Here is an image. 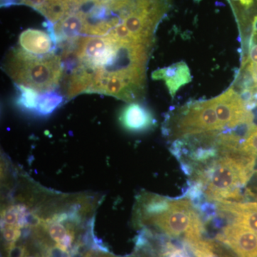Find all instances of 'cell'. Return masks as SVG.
Instances as JSON below:
<instances>
[{
	"mask_svg": "<svg viewBox=\"0 0 257 257\" xmlns=\"http://www.w3.org/2000/svg\"><path fill=\"white\" fill-rule=\"evenodd\" d=\"M135 222L189 244L202 239L205 229L200 214L189 198L171 199L145 192L137 199Z\"/></svg>",
	"mask_w": 257,
	"mask_h": 257,
	"instance_id": "1",
	"label": "cell"
},
{
	"mask_svg": "<svg viewBox=\"0 0 257 257\" xmlns=\"http://www.w3.org/2000/svg\"><path fill=\"white\" fill-rule=\"evenodd\" d=\"M217 157L193 168L190 181L200 184L206 200L237 202L243 199L241 189L254 172L256 157L239 146H218Z\"/></svg>",
	"mask_w": 257,
	"mask_h": 257,
	"instance_id": "2",
	"label": "cell"
},
{
	"mask_svg": "<svg viewBox=\"0 0 257 257\" xmlns=\"http://www.w3.org/2000/svg\"><path fill=\"white\" fill-rule=\"evenodd\" d=\"M4 67L17 85L43 93L52 92L58 85L64 72L61 57L53 52L36 55L23 49L10 51Z\"/></svg>",
	"mask_w": 257,
	"mask_h": 257,
	"instance_id": "3",
	"label": "cell"
},
{
	"mask_svg": "<svg viewBox=\"0 0 257 257\" xmlns=\"http://www.w3.org/2000/svg\"><path fill=\"white\" fill-rule=\"evenodd\" d=\"M170 121L168 133L176 140L224 130L216 114L214 99L187 104L175 113Z\"/></svg>",
	"mask_w": 257,
	"mask_h": 257,
	"instance_id": "4",
	"label": "cell"
},
{
	"mask_svg": "<svg viewBox=\"0 0 257 257\" xmlns=\"http://www.w3.org/2000/svg\"><path fill=\"white\" fill-rule=\"evenodd\" d=\"M216 240L237 257H257V234L241 225L227 223L216 235Z\"/></svg>",
	"mask_w": 257,
	"mask_h": 257,
	"instance_id": "5",
	"label": "cell"
},
{
	"mask_svg": "<svg viewBox=\"0 0 257 257\" xmlns=\"http://www.w3.org/2000/svg\"><path fill=\"white\" fill-rule=\"evenodd\" d=\"M216 216L245 226L257 234V202H218Z\"/></svg>",
	"mask_w": 257,
	"mask_h": 257,
	"instance_id": "6",
	"label": "cell"
},
{
	"mask_svg": "<svg viewBox=\"0 0 257 257\" xmlns=\"http://www.w3.org/2000/svg\"><path fill=\"white\" fill-rule=\"evenodd\" d=\"M119 120L123 127L133 133L147 131L157 124L151 111L141 104L134 102L125 106Z\"/></svg>",
	"mask_w": 257,
	"mask_h": 257,
	"instance_id": "7",
	"label": "cell"
},
{
	"mask_svg": "<svg viewBox=\"0 0 257 257\" xmlns=\"http://www.w3.org/2000/svg\"><path fill=\"white\" fill-rule=\"evenodd\" d=\"M249 32L248 55L243 62V69L247 74L245 93L248 96V104L250 102L254 105L257 101V16L253 20Z\"/></svg>",
	"mask_w": 257,
	"mask_h": 257,
	"instance_id": "8",
	"label": "cell"
},
{
	"mask_svg": "<svg viewBox=\"0 0 257 257\" xmlns=\"http://www.w3.org/2000/svg\"><path fill=\"white\" fill-rule=\"evenodd\" d=\"M152 77L155 79H164L172 97L182 86L192 81L188 66L184 62H177L166 68L157 69L152 74Z\"/></svg>",
	"mask_w": 257,
	"mask_h": 257,
	"instance_id": "9",
	"label": "cell"
},
{
	"mask_svg": "<svg viewBox=\"0 0 257 257\" xmlns=\"http://www.w3.org/2000/svg\"><path fill=\"white\" fill-rule=\"evenodd\" d=\"M19 44L23 50L36 55L52 53L55 42L50 34L34 29H28L20 35Z\"/></svg>",
	"mask_w": 257,
	"mask_h": 257,
	"instance_id": "10",
	"label": "cell"
},
{
	"mask_svg": "<svg viewBox=\"0 0 257 257\" xmlns=\"http://www.w3.org/2000/svg\"><path fill=\"white\" fill-rule=\"evenodd\" d=\"M239 28L249 30L257 16V0H228Z\"/></svg>",
	"mask_w": 257,
	"mask_h": 257,
	"instance_id": "11",
	"label": "cell"
},
{
	"mask_svg": "<svg viewBox=\"0 0 257 257\" xmlns=\"http://www.w3.org/2000/svg\"><path fill=\"white\" fill-rule=\"evenodd\" d=\"M186 245L194 257H234L227 246L217 241L202 239Z\"/></svg>",
	"mask_w": 257,
	"mask_h": 257,
	"instance_id": "12",
	"label": "cell"
},
{
	"mask_svg": "<svg viewBox=\"0 0 257 257\" xmlns=\"http://www.w3.org/2000/svg\"><path fill=\"white\" fill-rule=\"evenodd\" d=\"M63 97L55 91L43 93L40 95L36 113L38 114H51L56 108L60 105Z\"/></svg>",
	"mask_w": 257,
	"mask_h": 257,
	"instance_id": "13",
	"label": "cell"
},
{
	"mask_svg": "<svg viewBox=\"0 0 257 257\" xmlns=\"http://www.w3.org/2000/svg\"><path fill=\"white\" fill-rule=\"evenodd\" d=\"M17 86L20 92L18 99L19 106L25 110L36 113L39 97H40L39 92L31 88L24 87V86Z\"/></svg>",
	"mask_w": 257,
	"mask_h": 257,
	"instance_id": "14",
	"label": "cell"
},
{
	"mask_svg": "<svg viewBox=\"0 0 257 257\" xmlns=\"http://www.w3.org/2000/svg\"><path fill=\"white\" fill-rule=\"evenodd\" d=\"M190 252V249L184 242L182 245H177L167 241L162 246L157 257H193Z\"/></svg>",
	"mask_w": 257,
	"mask_h": 257,
	"instance_id": "15",
	"label": "cell"
},
{
	"mask_svg": "<svg viewBox=\"0 0 257 257\" xmlns=\"http://www.w3.org/2000/svg\"><path fill=\"white\" fill-rule=\"evenodd\" d=\"M241 148L249 155L257 157V126L252 125L246 132L241 143Z\"/></svg>",
	"mask_w": 257,
	"mask_h": 257,
	"instance_id": "16",
	"label": "cell"
},
{
	"mask_svg": "<svg viewBox=\"0 0 257 257\" xmlns=\"http://www.w3.org/2000/svg\"><path fill=\"white\" fill-rule=\"evenodd\" d=\"M20 3L29 5L34 9L42 12L48 4L49 0H20Z\"/></svg>",
	"mask_w": 257,
	"mask_h": 257,
	"instance_id": "17",
	"label": "cell"
}]
</instances>
